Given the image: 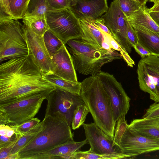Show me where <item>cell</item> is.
I'll use <instances>...</instances> for the list:
<instances>
[{
  "instance_id": "40",
  "label": "cell",
  "mask_w": 159,
  "mask_h": 159,
  "mask_svg": "<svg viewBox=\"0 0 159 159\" xmlns=\"http://www.w3.org/2000/svg\"><path fill=\"white\" fill-rule=\"evenodd\" d=\"M133 47L136 52L139 55L141 58L151 55L150 53L139 42Z\"/></svg>"
},
{
  "instance_id": "4",
  "label": "cell",
  "mask_w": 159,
  "mask_h": 159,
  "mask_svg": "<svg viewBox=\"0 0 159 159\" xmlns=\"http://www.w3.org/2000/svg\"><path fill=\"white\" fill-rule=\"evenodd\" d=\"M66 44L75 69L84 75H97L105 64L122 58L117 51L96 47L80 38L70 40Z\"/></svg>"
},
{
  "instance_id": "29",
  "label": "cell",
  "mask_w": 159,
  "mask_h": 159,
  "mask_svg": "<svg viewBox=\"0 0 159 159\" xmlns=\"http://www.w3.org/2000/svg\"><path fill=\"white\" fill-rule=\"evenodd\" d=\"M89 112V110L85 104L79 105L76 107L71 121V125L72 129H78L83 125Z\"/></svg>"
},
{
  "instance_id": "45",
  "label": "cell",
  "mask_w": 159,
  "mask_h": 159,
  "mask_svg": "<svg viewBox=\"0 0 159 159\" xmlns=\"http://www.w3.org/2000/svg\"><path fill=\"white\" fill-rule=\"evenodd\" d=\"M11 0H8L9 3L10 2V1H11Z\"/></svg>"
},
{
  "instance_id": "12",
  "label": "cell",
  "mask_w": 159,
  "mask_h": 159,
  "mask_svg": "<svg viewBox=\"0 0 159 159\" xmlns=\"http://www.w3.org/2000/svg\"><path fill=\"white\" fill-rule=\"evenodd\" d=\"M90 149L99 154L123 153L120 148L114 144L113 137L108 135L94 122L83 125Z\"/></svg>"
},
{
  "instance_id": "27",
  "label": "cell",
  "mask_w": 159,
  "mask_h": 159,
  "mask_svg": "<svg viewBox=\"0 0 159 159\" xmlns=\"http://www.w3.org/2000/svg\"><path fill=\"white\" fill-rule=\"evenodd\" d=\"M30 0H11L9 3L12 19H22L25 16Z\"/></svg>"
},
{
  "instance_id": "38",
  "label": "cell",
  "mask_w": 159,
  "mask_h": 159,
  "mask_svg": "<svg viewBox=\"0 0 159 159\" xmlns=\"http://www.w3.org/2000/svg\"><path fill=\"white\" fill-rule=\"evenodd\" d=\"M127 36L132 47L134 46L138 42V38L135 30L128 21L127 23Z\"/></svg>"
},
{
  "instance_id": "31",
  "label": "cell",
  "mask_w": 159,
  "mask_h": 159,
  "mask_svg": "<svg viewBox=\"0 0 159 159\" xmlns=\"http://www.w3.org/2000/svg\"><path fill=\"white\" fill-rule=\"evenodd\" d=\"M125 116H122L117 120L114 130V144L120 147L122 137L128 125L125 119Z\"/></svg>"
},
{
  "instance_id": "42",
  "label": "cell",
  "mask_w": 159,
  "mask_h": 159,
  "mask_svg": "<svg viewBox=\"0 0 159 159\" xmlns=\"http://www.w3.org/2000/svg\"><path fill=\"white\" fill-rule=\"evenodd\" d=\"M149 11L159 12V0L154 3L153 6L149 9Z\"/></svg>"
},
{
  "instance_id": "43",
  "label": "cell",
  "mask_w": 159,
  "mask_h": 159,
  "mask_svg": "<svg viewBox=\"0 0 159 159\" xmlns=\"http://www.w3.org/2000/svg\"><path fill=\"white\" fill-rule=\"evenodd\" d=\"M140 3L142 5L145 6L148 0H134Z\"/></svg>"
},
{
  "instance_id": "9",
  "label": "cell",
  "mask_w": 159,
  "mask_h": 159,
  "mask_svg": "<svg viewBox=\"0 0 159 159\" xmlns=\"http://www.w3.org/2000/svg\"><path fill=\"white\" fill-rule=\"evenodd\" d=\"M46 99L45 116L59 112L65 116L70 126L75 108L79 105L85 104L80 95L58 88L52 91Z\"/></svg>"
},
{
  "instance_id": "14",
  "label": "cell",
  "mask_w": 159,
  "mask_h": 159,
  "mask_svg": "<svg viewBox=\"0 0 159 159\" xmlns=\"http://www.w3.org/2000/svg\"><path fill=\"white\" fill-rule=\"evenodd\" d=\"M120 147L124 153L138 155L159 150V140L138 134L130 129L128 126L122 137Z\"/></svg>"
},
{
  "instance_id": "1",
  "label": "cell",
  "mask_w": 159,
  "mask_h": 159,
  "mask_svg": "<svg viewBox=\"0 0 159 159\" xmlns=\"http://www.w3.org/2000/svg\"><path fill=\"white\" fill-rule=\"evenodd\" d=\"M55 89L44 80L32 56L15 58L1 63L0 105Z\"/></svg>"
},
{
  "instance_id": "32",
  "label": "cell",
  "mask_w": 159,
  "mask_h": 159,
  "mask_svg": "<svg viewBox=\"0 0 159 159\" xmlns=\"http://www.w3.org/2000/svg\"><path fill=\"white\" fill-rule=\"evenodd\" d=\"M40 122L38 118L34 117L20 125L10 126L14 130L16 134L21 136Z\"/></svg>"
},
{
  "instance_id": "24",
  "label": "cell",
  "mask_w": 159,
  "mask_h": 159,
  "mask_svg": "<svg viewBox=\"0 0 159 159\" xmlns=\"http://www.w3.org/2000/svg\"><path fill=\"white\" fill-rule=\"evenodd\" d=\"M24 24L33 32L41 36L49 30L46 17L25 16L22 19Z\"/></svg>"
},
{
  "instance_id": "37",
  "label": "cell",
  "mask_w": 159,
  "mask_h": 159,
  "mask_svg": "<svg viewBox=\"0 0 159 159\" xmlns=\"http://www.w3.org/2000/svg\"><path fill=\"white\" fill-rule=\"evenodd\" d=\"M159 116V102H155L147 109L142 118H151Z\"/></svg>"
},
{
  "instance_id": "21",
  "label": "cell",
  "mask_w": 159,
  "mask_h": 159,
  "mask_svg": "<svg viewBox=\"0 0 159 159\" xmlns=\"http://www.w3.org/2000/svg\"><path fill=\"white\" fill-rule=\"evenodd\" d=\"M131 25L139 26L145 29L159 33V26L152 20L149 13V8H144L135 12L127 17Z\"/></svg>"
},
{
  "instance_id": "6",
  "label": "cell",
  "mask_w": 159,
  "mask_h": 159,
  "mask_svg": "<svg viewBox=\"0 0 159 159\" xmlns=\"http://www.w3.org/2000/svg\"><path fill=\"white\" fill-rule=\"evenodd\" d=\"M22 25L17 20H0V62L29 55Z\"/></svg>"
},
{
  "instance_id": "13",
  "label": "cell",
  "mask_w": 159,
  "mask_h": 159,
  "mask_svg": "<svg viewBox=\"0 0 159 159\" xmlns=\"http://www.w3.org/2000/svg\"><path fill=\"white\" fill-rule=\"evenodd\" d=\"M23 29L29 50L43 75L52 73L50 56L45 45L43 37L38 35L23 24Z\"/></svg>"
},
{
  "instance_id": "10",
  "label": "cell",
  "mask_w": 159,
  "mask_h": 159,
  "mask_svg": "<svg viewBox=\"0 0 159 159\" xmlns=\"http://www.w3.org/2000/svg\"><path fill=\"white\" fill-rule=\"evenodd\" d=\"M110 99L114 121L125 116L129 110L130 98L121 84L111 74L101 71L97 74Z\"/></svg>"
},
{
  "instance_id": "7",
  "label": "cell",
  "mask_w": 159,
  "mask_h": 159,
  "mask_svg": "<svg viewBox=\"0 0 159 159\" xmlns=\"http://www.w3.org/2000/svg\"><path fill=\"white\" fill-rule=\"evenodd\" d=\"M46 19L49 30L64 44L70 40L81 38L80 20L69 8L49 11L46 13Z\"/></svg>"
},
{
  "instance_id": "35",
  "label": "cell",
  "mask_w": 159,
  "mask_h": 159,
  "mask_svg": "<svg viewBox=\"0 0 159 159\" xmlns=\"http://www.w3.org/2000/svg\"><path fill=\"white\" fill-rule=\"evenodd\" d=\"M16 134V138L12 142L0 148V159H7L10 155L14 146L20 136L19 135Z\"/></svg>"
},
{
  "instance_id": "34",
  "label": "cell",
  "mask_w": 159,
  "mask_h": 159,
  "mask_svg": "<svg viewBox=\"0 0 159 159\" xmlns=\"http://www.w3.org/2000/svg\"><path fill=\"white\" fill-rule=\"evenodd\" d=\"M16 134L14 130L10 126L0 125V137L9 140H12L16 137Z\"/></svg>"
},
{
  "instance_id": "33",
  "label": "cell",
  "mask_w": 159,
  "mask_h": 159,
  "mask_svg": "<svg viewBox=\"0 0 159 159\" xmlns=\"http://www.w3.org/2000/svg\"><path fill=\"white\" fill-rule=\"evenodd\" d=\"M75 0H47L49 11L69 8Z\"/></svg>"
},
{
  "instance_id": "19",
  "label": "cell",
  "mask_w": 159,
  "mask_h": 159,
  "mask_svg": "<svg viewBox=\"0 0 159 159\" xmlns=\"http://www.w3.org/2000/svg\"><path fill=\"white\" fill-rule=\"evenodd\" d=\"M128 126L132 131L141 135L159 140V116L134 119Z\"/></svg>"
},
{
  "instance_id": "20",
  "label": "cell",
  "mask_w": 159,
  "mask_h": 159,
  "mask_svg": "<svg viewBox=\"0 0 159 159\" xmlns=\"http://www.w3.org/2000/svg\"><path fill=\"white\" fill-rule=\"evenodd\" d=\"M131 25L135 30L138 42L148 50L151 55L159 57V33H156L139 26Z\"/></svg>"
},
{
  "instance_id": "18",
  "label": "cell",
  "mask_w": 159,
  "mask_h": 159,
  "mask_svg": "<svg viewBox=\"0 0 159 159\" xmlns=\"http://www.w3.org/2000/svg\"><path fill=\"white\" fill-rule=\"evenodd\" d=\"M89 143L86 139L82 141H70L50 150L34 156L30 159H71L73 153L86 144Z\"/></svg>"
},
{
  "instance_id": "36",
  "label": "cell",
  "mask_w": 159,
  "mask_h": 159,
  "mask_svg": "<svg viewBox=\"0 0 159 159\" xmlns=\"http://www.w3.org/2000/svg\"><path fill=\"white\" fill-rule=\"evenodd\" d=\"M0 20L11 19L8 0H0Z\"/></svg>"
},
{
  "instance_id": "23",
  "label": "cell",
  "mask_w": 159,
  "mask_h": 159,
  "mask_svg": "<svg viewBox=\"0 0 159 159\" xmlns=\"http://www.w3.org/2000/svg\"><path fill=\"white\" fill-rule=\"evenodd\" d=\"M137 155L133 153H118L114 154H99L92 152L90 149L83 151L78 150L74 152L71 159H133Z\"/></svg>"
},
{
  "instance_id": "22",
  "label": "cell",
  "mask_w": 159,
  "mask_h": 159,
  "mask_svg": "<svg viewBox=\"0 0 159 159\" xmlns=\"http://www.w3.org/2000/svg\"><path fill=\"white\" fill-rule=\"evenodd\" d=\"M43 79L55 88L62 89L80 95L81 83L73 82L64 79L52 73L43 75Z\"/></svg>"
},
{
  "instance_id": "3",
  "label": "cell",
  "mask_w": 159,
  "mask_h": 159,
  "mask_svg": "<svg viewBox=\"0 0 159 159\" xmlns=\"http://www.w3.org/2000/svg\"><path fill=\"white\" fill-rule=\"evenodd\" d=\"M80 95L88 107L94 123L114 137L116 124L110 97L97 75H91L81 82Z\"/></svg>"
},
{
  "instance_id": "11",
  "label": "cell",
  "mask_w": 159,
  "mask_h": 159,
  "mask_svg": "<svg viewBox=\"0 0 159 159\" xmlns=\"http://www.w3.org/2000/svg\"><path fill=\"white\" fill-rule=\"evenodd\" d=\"M101 17L116 41L128 53H130L132 46L127 36V19L118 0H113L107 11Z\"/></svg>"
},
{
  "instance_id": "2",
  "label": "cell",
  "mask_w": 159,
  "mask_h": 159,
  "mask_svg": "<svg viewBox=\"0 0 159 159\" xmlns=\"http://www.w3.org/2000/svg\"><path fill=\"white\" fill-rule=\"evenodd\" d=\"M42 129L17 153L18 159H30L35 155L74 140L73 134L65 116L59 112L45 116Z\"/></svg>"
},
{
  "instance_id": "28",
  "label": "cell",
  "mask_w": 159,
  "mask_h": 159,
  "mask_svg": "<svg viewBox=\"0 0 159 159\" xmlns=\"http://www.w3.org/2000/svg\"><path fill=\"white\" fill-rule=\"evenodd\" d=\"M43 38L45 46L50 56L56 53L64 44L49 30L45 32Z\"/></svg>"
},
{
  "instance_id": "44",
  "label": "cell",
  "mask_w": 159,
  "mask_h": 159,
  "mask_svg": "<svg viewBox=\"0 0 159 159\" xmlns=\"http://www.w3.org/2000/svg\"><path fill=\"white\" fill-rule=\"evenodd\" d=\"M159 0H149V1L150 2H153L154 3L156 2Z\"/></svg>"
},
{
  "instance_id": "26",
  "label": "cell",
  "mask_w": 159,
  "mask_h": 159,
  "mask_svg": "<svg viewBox=\"0 0 159 159\" xmlns=\"http://www.w3.org/2000/svg\"><path fill=\"white\" fill-rule=\"evenodd\" d=\"M42 129V122H41L23 135L20 136L14 146L10 155L17 153L31 141Z\"/></svg>"
},
{
  "instance_id": "25",
  "label": "cell",
  "mask_w": 159,
  "mask_h": 159,
  "mask_svg": "<svg viewBox=\"0 0 159 159\" xmlns=\"http://www.w3.org/2000/svg\"><path fill=\"white\" fill-rule=\"evenodd\" d=\"M49 11L47 0H30L25 16L46 17Z\"/></svg>"
},
{
  "instance_id": "8",
  "label": "cell",
  "mask_w": 159,
  "mask_h": 159,
  "mask_svg": "<svg viewBox=\"0 0 159 159\" xmlns=\"http://www.w3.org/2000/svg\"><path fill=\"white\" fill-rule=\"evenodd\" d=\"M137 72L140 89L155 102H159V57L150 55L141 58Z\"/></svg>"
},
{
  "instance_id": "39",
  "label": "cell",
  "mask_w": 159,
  "mask_h": 159,
  "mask_svg": "<svg viewBox=\"0 0 159 159\" xmlns=\"http://www.w3.org/2000/svg\"><path fill=\"white\" fill-rule=\"evenodd\" d=\"M94 21L96 25L105 34L109 35H113L111 32L106 26L103 19L101 17L93 20Z\"/></svg>"
},
{
  "instance_id": "30",
  "label": "cell",
  "mask_w": 159,
  "mask_h": 159,
  "mask_svg": "<svg viewBox=\"0 0 159 159\" xmlns=\"http://www.w3.org/2000/svg\"><path fill=\"white\" fill-rule=\"evenodd\" d=\"M118 1L122 11L127 17L146 7L134 0H118Z\"/></svg>"
},
{
  "instance_id": "15",
  "label": "cell",
  "mask_w": 159,
  "mask_h": 159,
  "mask_svg": "<svg viewBox=\"0 0 159 159\" xmlns=\"http://www.w3.org/2000/svg\"><path fill=\"white\" fill-rule=\"evenodd\" d=\"M52 73L66 80L78 82L76 70L71 54L66 45L55 54L51 56Z\"/></svg>"
},
{
  "instance_id": "16",
  "label": "cell",
  "mask_w": 159,
  "mask_h": 159,
  "mask_svg": "<svg viewBox=\"0 0 159 159\" xmlns=\"http://www.w3.org/2000/svg\"><path fill=\"white\" fill-rule=\"evenodd\" d=\"M82 34L81 39L96 47L109 50L112 49L110 40L112 35H108L96 25L93 19L90 18L80 20Z\"/></svg>"
},
{
  "instance_id": "41",
  "label": "cell",
  "mask_w": 159,
  "mask_h": 159,
  "mask_svg": "<svg viewBox=\"0 0 159 159\" xmlns=\"http://www.w3.org/2000/svg\"><path fill=\"white\" fill-rule=\"evenodd\" d=\"M149 13L152 20L159 26V12L149 11Z\"/></svg>"
},
{
  "instance_id": "17",
  "label": "cell",
  "mask_w": 159,
  "mask_h": 159,
  "mask_svg": "<svg viewBox=\"0 0 159 159\" xmlns=\"http://www.w3.org/2000/svg\"><path fill=\"white\" fill-rule=\"evenodd\" d=\"M107 0H75L69 8L79 20L99 18L108 10Z\"/></svg>"
},
{
  "instance_id": "5",
  "label": "cell",
  "mask_w": 159,
  "mask_h": 159,
  "mask_svg": "<svg viewBox=\"0 0 159 159\" xmlns=\"http://www.w3.org/2000/svg\"><path fill=\"white\" fill-rule=\"evenodd\" d=\"M52 91L38 93L16 101L0 105V125H17L34 117Z\"/></svg>"
}]
</instances>
